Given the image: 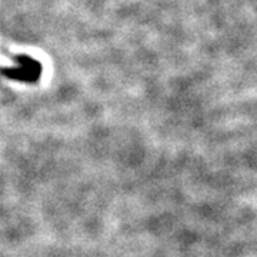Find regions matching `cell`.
Wrapping results in <instances>:
<instances>
[{
  "instance_id": "1",
  "label": "cell",
  "mask_w": 257,
  "mask_h": 257,
  "mask_svg": "<svg viewBox=\"0 0 257 257\" xmlns=\"http://www.w3.org/2000/svg\"><path fill=\"white\" fill-rule=\"evenodd\" d=\"M16 67H2L0 73L5 77L25 83H36L42 74V64L28 55L15 56Z\"/></svg>"
}]
</instances>
